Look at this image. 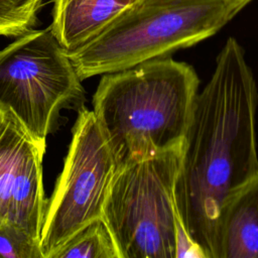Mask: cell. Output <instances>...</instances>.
Instances as JSON below:
<instances>
[{"mask_svg":"<svg viewBox=\"0 0 258 258\" xmlns=\"http://www.w3.org/2000/svg\"><path fill=\"white\" fill-rule=\"evenodd\" d=\"M220 258H258V174L241 186L224 208Z\"/></svg>","mask_w":258,"mask_h":258,"instance_id":"cell-9","label":"cell"},{"mask_svg":"<svg viewBox=\"0 0 258 258\" xmlns=\"http://www.w3.org/2000/svg\"><path fill=\"white\" fill-rule=\"evenodd\" d=\"M51 258H120L114 237L103 219L76 233Z\"/></svg>","mask_w":258,"mask_h":258,"instance_id":"cell-10","label":"cell"},{"mask_svg":"<svg viewBox=\"0 0 258 258\" xmlns=\"http://www.w3.org/2000/svg\"><path fill=\"white\" fill-rule=\"evenodd\" d=\"M0 258H43L39 240L13 224H0Z\"/></svg>","mask_w":258,"mask_h":258,"instance_id":"cell-12","label":"cell"},{"mask_svg":"<svg viewBox=\"0 0 258 258\" xmlns=\"http://www.w3.org/2000/svg\"><path fill=\"white\" fill-rule=\"evenodd\" d=\"M43 0H0V36L18 37L35 26Z\"/></svg>","mask_w":258,"mask_h":258,"instance_id":"cell-11","label":"cell"},{"mask_svg":"<svg viewBox=\"0 0 258 258\" xmlns=\"http://www.w3.org/2000/svg\"><path fill=\"white\" fill-rule=\"evenodd\" d=\"M258 89L244 49L229 37L198 93L174 184L178 216L199 257L220 258V229L231 197L258 174Z\"/></svg>","mask_w":258,"mask_h":258,"instance_id":"cell-1","label":"cell"},{"mask_svg":"<svg viewBox=\"0 0 258 258\" xmlns=\"http://www.w3.org/2000/svg\"><path fill=\"white\" fill-rule=\"evenodd\" d=\"M181 150L117 169L102 219L120 258L199 257L182 228L174 197Z\"/></svg>","mask_w":258,"mask_h":258,"instance_id":"cell-4","label":"cell"},{"mask_svg":"<svg viewBox=\"0 0 258 258\" xmlns=\"http://www.w3.org/2000/svg\"><path fill=\"white\" fill-rule=\"evenodd\" d=\"M82 82L49 27L31 29L0 49V108L39 140L59 128L62 110L85 106Z\"/></svg>","mask_w":258,"mask_h":258,"instance_id":"cell-5","label":"cell"},{"mask_svg":"<svg viewBox=\"0 0 258 258\" xmlns=\"http://www.w3.org/2000/svg\"><path fill=\"white\" fill-rule=\"evenodd\" d=\"M252 0H141L69 56L82 81L170 56L211 37Z\"/></svg>","mask_w":258,"mask_h":258,"instance_id":"cell-3","label":"cell"},{"mask_svg":"<svg viewBox=\"0 0 258 258\" xmlns=\"http://www.w3.org/2000/svg\"><path fill=\"white\" fill-rule=\"evenodd\" d=\"M141 0H53L49 26L69 52L100 33Z\"/></svg>","mask_w":258,"mask_h":258,"instance_id":"cell-8","label":"cell"},{"mask_svg":"<svg viewBox=\"0 0 258 258\" xmlns=\"http://www.w3.org/2000/svg\"><path fill=\"white\" fill-rule=\"evenodd\" d=\"M116 171L93 111L82 107L62 169L47 200L39 240L43 258H51L81 229L102 219Z\"/></svg>","mask_w":258,"mask_h":258,"instance_id":"cell-6","label":"cell"},{"mask_svg":"<svg viewBox=\"0 0 258 258\" xmlns=\"http://www.w3.org/2000/svg\"><path fill=\"white\" fill-rule=\"evenodd\" d=\"M199 85L194 67L170 56L102 75L92 111L117 169L182 148Z\"/></svg>","mask_w":258,"mask_h":258,"instance_id":"cell-2","label":"cell"},{"mask_svg":"<svg viewBox=\"0 0 258 258\" xmlns=\"http://www.w3.org/2000/svg\"><path fill=\"white\" fill-rule=\"evenodd\" d=\"M45 148L46 141L36 138L10 110L0 108V224L16 225L38 240L47 205Z\"/></svg>","mask_w":258,"mask_h":258,"instance_id":"cell-7","label":"cell"}]
</instances>
